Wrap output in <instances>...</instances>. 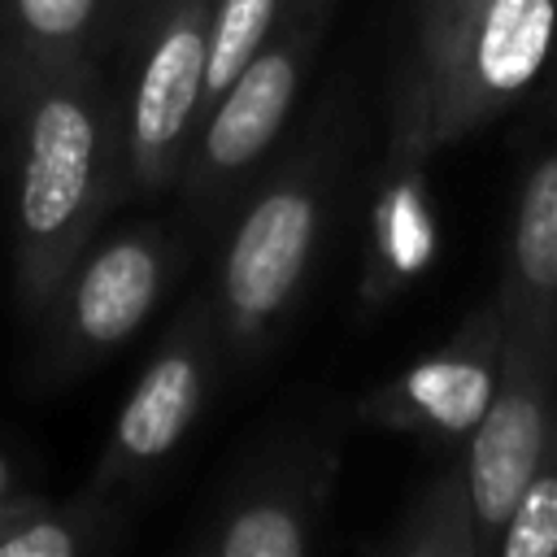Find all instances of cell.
Segmentation results:
<instances>
[{"label": "cell", "instance_id": "cell-1", "mask_svg": "<svg viewBox=\"0 0 557 557\" xmlns=\"http://www.w3.org/2000/svg\"><path fill=\"white\" fill-rule=\"evenodd\" d=\"M22 165L13 213V292L26 322H44L70 270L113 205L122 165V113L91 65L26 78Z\"/></svg>", "mask_w": 557, "mask_h": 557}, {"label": "cell", "instance_id": "cell-2", "mask_svg": "<svg viewBox=\"0 0 557 557\" xmlns=\"http://www.w3.org/2000/svg\"><path fill=\"white\" fill-rule=\"evenodd\" d=\"M557 52V0H457L409 22L387 148L435 157L509 113Z\"/></svg>", "mask_w": 557, "mask_h": 557}, {"label": "cell", "instance_id": "cell-3", "mask_svg": "<svg viewBox=\"0 0 557 557\" xmlns=\"http://www.w3.org/2000/svg\"><path fill=\"white\" fill-rule=\"evenodd\" d=\"M335 183V148L326 135L292 148L239 209L218 261V331L231 366L257 361L296 313Z\"/></svg>", "mask_w": 557, "mask_h": 557}, {"label": "cell", "instance_id": "cell-4", "mask_svg": "<svg viewBox=\"0 0 557 557\" xmlns=\"http://www.w3.org/2000/svg\"><path fill=\"white\" fill-rule=\"evenodd\" d=\"M331 9L335 0H292L270 39L205 109L178 174V191L191 209L213 213L257 174L261 157L274 148L296 109L300 83L326 35Z\"/></svg>", "mask_w": 557, "mask_h": 557}, {"label": "cell", "instance_id": "cell-5", "mask_svg": "<svg viewBox=\"0 0 557 557\" xmlns=\"http://www.w3.org/2000/svg\"><path fill=\"white\" fill-rule=\"evenodd\" d=\"M553 431H557V318L509 313L496 392L461 448L483 557L492 553Z\"/></svg>", "mask_w": 557, "mask_h": 557}, {"label": "cell", "instance_id": "cell-6", "mask_svg": "<svg viewBox=\"0 0 557 557\" xmlns=\"http://www.w3.org/2000/svg\"><path fill=\"white\" fill-rule=\"evenodd\" d=\"M344 453L339 422L278 435L200 527V557H305L318 544Z\"/></svg>", "mask_w": 557, "mask_h": 557}, {"label": "cell", "instance_id": "cell-7", "mask_svg": "<svg viewBox=\"0 0 557 557\" xmlns=\"http://www.w3.org/2000/svg\"><path fill=\"white\" fill-rule=\"evenodd\" d=\"M505 331L509 313L500 292L492 287L487 300H479L440 348L361 392L352 405V422L418 435L426 444L461 453L496 392Z\"/></svg>", "mask_w": 557, "mask_h": 557}, {"label": "cell", "instance_id": "cell-8", "mask_svg": "<svg viewBox=\"0 0 557 557\" xmlns=\"http://www.w3.org/2000/svg\"><path fill=\"white\" fill-rule=\"evenodd\" d=\"M218 357H222V331L209 296L183 309V318L165 331L161 348L139 370L131 396L122 400L100 466L91 474L96 496L148 479L183 444V435L205 409Z\"/></svg>", "mask_w": 557, "mask_h": 557}, {"label": "cell", "instance_id": "cell-9", "mask_svg": "<svg viewBox=\"0 0 557 557\" xmlns=\"http://www.w3.org/2000/svg\"><path fill=\"white\" fill-rule=\"evenodd\" d=\"M209 4H161L122 109V165L131 191L178 183L205 109Z\"/></svg>", "mask_w": 557, "mask_h": 557}, {"label": "cell", "instance_id": "cell-10", "mask_svg": "<svg viewBox=\"0 0 557 557\" xmlns=\"http://www.w3.org/2000/svg\"><path fill=\"white\" fill-rule=\"evenodd\" d=\"M174 270V244L161 226H131L78 257L48 309L52 374H74L126 344L157 309Z\"/></svg>", "mask_w": 557, "mask_h": 557}, {"label": "cell", "instance_id": "cell-11", "mask_svg": "<svg viewBox=\"0 0 557 557\" xmlns=\"http://www.w3.org/2000/svg\"><path fill=\"white\" fill-rule=\"evenodd\" d=\"M426 161L405 148H387L374 174L370 209H366V248L357 278V309L379 313L396 296H405L440 252V218L431 200Z\"/></svg>", "mask_w": 557, "mask_h": 557}, {"label": "cell", "instance_id": "cell-12", "mask_svg": "<svg viewBox=\"0 0 557 557\" xmlns=\"http://www.w3.org/2000/svg\"><path fill=\"white\" fill-rule=\"evenodd\" d=\"M496 292L509 313L557 318V144L522 174Z\"/></svg>", "mask_w": 557, "mask_h": 557}, {"label": "cell", "instance_id": "cell-13", "mask_svg": "<svg viewBox=\"0 0 557 557\" xmlns=\"http://www.w3.org/2000/svg\"><path fill=\"white\" fill-rule=\"evenodd\" d=\"M366 553H379V557H483L461 453H448L444 466L409 492V500L400 505L392 527L379 540H370Z\"/></svg>", "mask_w": 557, "mask_h": 557}, {"label": "cell", "instance_id": "cell-14", "mask_svg": "<svg viewBox=\"0 0 557 557\" xmlns=\"http://www.w3.org/2000/svg\"><path fill=\"white\" fill-rule=\"evenodd\" d=\"M109 0H4V52L13 91L26 78L87 65Z\"/></svg>", "mask_w": 557, "mask_h": 557}, {"label": "cell", "instance_id": "cell-15", "mask_svg": "<svg viewBox=\"0 0 557 557\" xmlns=\"http://www.w3.org/2000/svg\"><path fill=\"white\" fill-rule=\"evenodd\" d=\"M113 527L117 513L96 492L74 505H48L17 492L9 527L0 535V557H83L104 548L113 540Z\"/></svg>", "mask_w": 557, "mask_h": 557}, {"label": "cell", "instance_id": "cell-16", "mask_svg": "<svg viewBox=\"0 0 557 557\" xmlns=\"http://www.w3.org/2000/svg\"><path fill=\"white\" fill-rule=\"evenodd\" d=\"M292 0H213L209 4V57H205V109L226 91V83L252 61V52L283 22ZM200 109V117H205Z\"/></svg>", "mask_w": 557, "mask_h": 557}, {"label": "cell", "instance_id": "cell-17", "mask_svg": "<svg viewBox=\"0 0 557 557\" xmlns=\"http://www.w3.org/2000/svg\"><path fill=\"white\" fill-rule=\"evenodd\" d=\"M496 557H557V431L535 461L522 496L513 500L496 544Z\"/></svg>", "mask_w": 557, "mask_h": 557}, {"label": "cell", "instance_id": "cell-18", "mask_svg": "<svg viewBox=\"0 0 557 557\" xmlns=\"http://www.w3.org/2000/svg\"><path fill=\"white\" fill-rule=\"evenodd\" d=\"M13 500H17V492L9 487V461L0 457V535H4V527H9V513H13Z\"/></svg>", "mask_w": 557, "mask_h": 557}, {"label": "cell", "instance_id": "cell-19", "mask_svg": "<svg viewBox=\"0 0 557 557\" xmlns=\"http://www.w3.org/2000/svg\"><path fill=\"white\" fill-rule=\"evenodd\" d=\"M457 0H413V22H422V17H435V13H444V9H453Z\"/></svg>", "mask_w": 557, "mask_h": 557}, {"label": "cell", "instance_id": "cell-20", "mask_svg": "<svg viewBox=\"0 0 557 557\" xmlns=\"http://www.w3.org/2000/svg\"><path fill=\"white\" fill-rule=\"evenodd\" d=\"M161 4H213V0H161Z\"/></svg>", "mask_w": 557, "mask_h": 557}]
</instances>
